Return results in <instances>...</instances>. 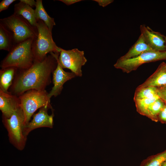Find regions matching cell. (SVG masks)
<instances>
[{
	"mask_svg": "<svg viewBox=\"0 0 166 166\" xmlns=\"http://www.w3.org/2000/svg\"><path fill=\"white\" fill-rule=\"evenodd\" d=\"M50 54L42 61H34L28 69H18L9 92L18 97L31 89L45 90L57 65L55 54Z\"/></svg>",
	"mask_w": 166,
	"mask_h": 166,
	"instance_id": "cell-1",
	"label": "cell"
},
{
	"mask_svg": "<svg viewBox=\"0 0 166 166\" xmlns=\"http://www.w3.org/2000/svg\"><path fill=\"white\" fill-rule=\"evenodd\" d=\"M34 39L29 38L14 45L2 61L1 68L12 67L18 69H24L30 67L34 61L32 49Z\"/></svg>",
	"mask_w": 166,
	"mask_h": 166,
	"instance_id": "cell-2",
	"label": "cell"
},
{
	"mask_svg": "<svg viewBox=\"0 0 166 166\" xmlns=\"http://www.w3.org/2000/svg\"><path fill=\"white\" fill-rule=\"evenodd\" d=\"M37 20V35L33 40L32 49L34 61H40L49 53H60L61 48L54 42L52 32L45 23L41 20Z\"/></svg>",
	"mask_w": 166,
	"mask_h": 166,
	"instance_id": "cell-3",
	"label": "cell"
},
{
	"mask_svg": "<svg viewBox=\"0 0 166 166\" xmlns=\"http://www.w3.org/2000/svg\"><path fill=\"white\" fill-rule=\"evenodd\" d=\"M0 24L10 34L14 45L37 35V28L33 27L22 16L13 14L1 19ZM13 45V46H14Z\"/></svg>",
	"mask_w": 166,
	"mask_h": 166,
	"instance_id": "cell-4",
	"label": "cell"
},
{
	"mask_svg": "<svg viewBox=\"0 0 166 166\" xmlns=\"http://www.w3.org/2000/svg\"><path fill=\"white\" fill-rule=\"evenodd\" d=\"M48 95L45 90L31 89L18 96L24 115V126L30 122L33 114L38 109L48 107L53 109Z\"/></svg>",
	"mask_w": 166,
	"mask_h": 166,
	"instance_id": "cell-5",
	"label": "cell"
},
{
	"mask_svg": "<svg viewBox=\"0 0 166 166\" xmlns=\"http://www.w3.org/2000/svg\"><path fill=\"white\" fill-rule=\"evenodd\" d=\"M24 120V113L20 106L10 118L2 117V122L8 131L10 142L20 150L24 148L26 140L23 133Z\"/></svg>",
	"mask_w": 166,
	"mask_h": 166,
	"instance_id": "cell-6",
	"label": "cell"
},
{
	"mask_svg": "<svg viewBox=\"0 0 166 166\" xmlns=\"http://www.w3.org/2000/svg\"><path fill=\"white\" fill-rule=\"evenodd\" d=\"M162 60H166V51H148L134 58L125 60L118 59L114 66L128 73L136 70L143 64Z\"/></svg>",
	"mask_w": 166,
	"mask_h": 166,
	"instance_id": "cell-7",
	"label": "cell"
},
{
	"mask_svg": "<svg viewBox=\"0 0 166 166\" xmlns=\"http://www.w3.org/2000/svg\"><path fill=\"white\" fill-rule=\"evenodd\" d=\"M58 59L63 69L70 70L76 76H82L81 67L87 61L83 51L77 48L66 50L61 48Z\"/></svg>",
	"mask_w": 166,
	"mask_h": 166,
	"instance_id": "cell-8",
	"label": "cell"
},
{
	"mask_svg": "<svg viewBox=\"0 0 166 166\" xmlns=\"http://www.w3.org/2000/svg\"><path fill=\"white\" fill-rule=\"evenodd\" d=\"M50 109H51L48 107L40 108L38 113L34 115L31 121L24 126L23 133L26 138L29 133L34 129L42 127L53 128L54 115L53 112L51 115L48 114V110Z\"/></svg>",
	"mask_w": 166,
	"mask_h": 166,
	"instance_id": "cell-9",
	"label": "cell"
},
{
	"mask_svg": "<svg viewBox=\"0 0 166 166\" xmlns=\"http://www.w3.org/2000/svg\"><path fill=\"white\" fill-rule=\"evenodd\" d=\"M55 54L57 65L52 73L53 86L48 95L50 99L53 96L56 97L60 94L64 84L76 76L74 73L66 72L63 69L58 61V56L60 53Z\"/></svg>",
	"mask_w": 166,
	"mask_h": 166,
	"instance_id": "cell-10",
	"label": "cell"
},
{
	"mask_svg": "<svg viewBox=\"0 0 166 166\" xmlns=\"http://www.w3.org/2000/svg\"><path fill=\"white\" fill-rule=\"evenodd\" d=\"M141 34L146 42L154 51H166L164 35L160 33L154 31L144 24L140 25Z\"/></svg>",
	"mask_w": 166,
	"mask_h": 166,
	"instance_id": "cell-11",
	"label": "cell"
},
{
	"mask_svg": "<svg viewBox=\"0 0 166 166\" xmlns=\"http://www.w3.org/2000/svg\"><path fill=\"white\" fill-rule=\"evenodd\" d=\"M20 106L18 97L9 92L6 93L0 90V109L2 117L10 118L15 111Z\"/></svg>",
	"mask_w": 166,
	"mask_h": 166,
	"instance_id": "cell-12",
	"label": "cell"
},
{
	"mask_svg": "<svg viewBox=\"0 0 166 166\" xmlns=\"http://www.w3.org/2000/svg\"><path fill=\"white\" fill-rule=\"evenodd\" d=\"M166 84V63H160L156 71L143 83L136 88L140 89L148 86L159 88Z\"/></svg>",
	"mask_w": 166,
	"mask_h": 166,
	"instance_id": "cell-13",
	"label": "cell"
},
{
	"mask_svg": "<svg viewBox=\"0 0 166 166\" xmlns=\"http://www.w3.org/2000/svg\"><path fill=\"white\" fill-rule=\"evenodd\" d=\"M154 51L147 44L142 35L140 34L137 40L128 52L119 59L121 60L130 59L136 57L144 52Z\"/></svg>",
	"mask_w": 166,
	"mask_h": 166,
	"instance_id": "cell-14",
	"label": "cell"
},
{
	"mask_svg": "<svg viewBox=\"0 0 166 166\" xmlns=\"http://www.w3.org/2000/svg\"><path fill=\"white\" fill-rule=\"evenodd\" d=\"M14 14L22 16L33 27L36 28L37 20L35 10L32 7L20 1L14 6Z\"/></svg>",
	"mask_w": 166,
	"mask_h": 166,
	"instance_id": "cell-15",
	"label": "cell"
},
{
	"mask_svg": "<svg viewBox=\"0 0 166 166\" xmlns=\"http://www.w3.org/2000/svg\"><path fill=\"white\" fill-rule=\"evenodd\" d=\"M15 67H10L2 68L0 70V90L7 93L12 85L18 70Z\"/></svg>",
	"mask_w": 166,
	"mask_h": 166,
	"instance_id": "cell-16",
	"label": "cell"
},
{
	"mask_svg": "<svg viewBox=\"0 0 166 166\" xmlns=\"http://www.w3.org/2000/svg\"><path fill=\"white\" fill-rule=\"evenodd\" d=\"M35 10V17L37 20L42 21L52 32L55 23L53 18L51 17L47 13L42 3V0H37Z\"/></svg>",
	"mask_w": 166,
	"mask_h": 166,
	"instance_id": "cell-17",
	"label": "cell"
},
{
	"mask_svg": "<svg viewBox=\"0 0 166 166\" xmlns=\"http://www.w3.org/2000/svg\"><path fill=\"white\" fill-rule=\"evenodd\" d=\"M165 103V101L159 97L149 106L144 116L152 121H157L158 116L163 108Z\"/></svg>",
	"mask_w": 166,
	"mask_h": 166,
	"instance_id": "cell-18",
	"label": "cell"
},
{
	"mask_svg": "<svg viewBox=\"0 0 166 166\" xmlns=\"http://www.w3.org/2000/svg\"><path fill=\"white\" fill-rule=\"evenodd\" d=\"M14 45L10 33L0 24V49L9 52Z\"/></svg>",
	"mask_w": 166,
	"mask_h": 166,
	"instance_id": "cell-19",
	"label": "cell"
},
{
	"mask_svg": "<svg viewBox=\"0 0 166 166\" xmlns=\"http://www.w3.org/2000/svg\"><path fill=\"white\" fill-rule=\"evenodd\" d=\"M157 88L148 86L136 89L134 100L149 98L157 96Z\"/></svg>",
	"mask_w": 166,
	"mask_h": 166,
	"instance_id": "cell-20",
	"label": "cell"
},
{
	"mask_svg": "<svg viewBox=\"0 0 166 166\" xmlns=\"http://www.w3.org/2000/svg\"><path fill=\"white\" fill-rule=\"evenodd\" d=\"M159 98L157 95L150 98L134 100L137 111L140 114L144 116L149 106Z\"/></svg>",
	"mask_w": 166,
	"mask_h": 166,
	"instance_id": "cell-21",
	"label": "cell"
},
{
	"mask_svg": "<svg viewBox=\"0 0 166 166\" xmlns=\"http://www.w3.org/2000/svg\"><path fill=\"white\" fill-rule=\"evenodd\" d=\"M166 161V150L146 160L141 166H162Z\"/></svg>",
	"mask_w": 166,
	"mask_h": 166,
	"instance_id": "cell-22",
	"label": "cell"
},
{
	"mask_svg": "<svg viewBox=\"0 0 166 166\" xmlns=\"http://www.w3.org/2000/svg\"><path fill=\"white\" fill-rule=\"evenodd\" d=\"M157 92L159 97L166 102V84L161 87L157 88Z\"/></svg>",
	"mask_w": 166,
	"mask_h": 166,
	"instance_id": "cell-23",
	"label": "cell"
},
{
	"mask_svg": "<svg viewBox=\"0 0 166 166\" xmlns=\"http://www.w3.org/2000/svg\"><path fill=\"white\" fill-rule=\"evenodd\" d=\"M15 0H3L0 3V12L7 10L9 6Z\"/></svg>",
	"mask_w": 166,
	"mask_h": 166,
	"instance_id": "cell-24",
	"label": "cell"
},
{
	"mask_svg": "<svg viewBox=\"0 0 166 166\" xmlns=\"http://www.w3.org/2000/svg\"><path fill=\"white\" fill-rule=\"evenodd\" d=\"M158 121L166 124V102L165 104L158 117Z\"/></svg>",
	"mask_w": 166,
	"mask_h": 166,
	"instance_id": "cell-25",
	"label": "cell"
},
{
	"mask_svg": "<svg viewBox=\"0 0 166 166\" xmlns=\"http://www.w3.org/2000/svg\"><path fill=\"white\" fill-rule=\"evenodd\" d=\"M97 2L100 6L105 7L113 2V0H93Z\"/></svg>",
	"mask_w": 166,
	"mask_h": 166,
	"instance_id": "cell-26",
	"label": "cell"
},
{
	"mask_svg": "<svg viewBox=\"0 0 166 166\" xmlns=\"http://www.w3.org/2000/svg\"><path fill=\"white\" fill-rule=\"evenodd\" d=\"M20 1L26 4L31 7L36 6V1L34 0H20Z\"/></svg>",
	"mask_w": 166,
	"mask_h": 166,
	"instance_id": "cell-27",
	"label": "cell"
},
{
	"mask_svg": "<svg viewBox=\"0 0 166 166\" xmlns=\"http://www.w3.org/2000/svg\"><path fill=\"white\" fill-rule=\"evenodd\" d=\"M59 1H61L66 5L68 6L70 5L77 2L82 1L81 0H59Z\"/></svg>",
	"mask_w": 166,
	"mask_h": 166,
	"instance_id": "cell-28",
	"label": "cell"
},
{
	"mask_svg": "<svg viewBox=\"0 0 166 166\" xmlns=\"http://www.w3.org/2000/svg\"><path fill=\"white\" fill-rule=\"evenodd\" d=\"M162 166H166V161H165Z\"/></svg>",
	"mask_w": 166,
	"mask_h": 166,
	"instance_id": "cell-29",
	"label": "cell"
},
{
	"mask_svg": "<svg viewBox=\"0 0 166 166\" xmlns=\"http://www.w3.org/2000/svg\"><path fill=\"white\" fill-rule=\"evenodd\" d=\"M164 39L165 40V47H166V36H164Z\"/></svg>",
	"mask_w": 166,
	"mask_h": 166,
	"instance_id": "cell-30",
	"label": "cell"
},
{
	"mask_svg": "<svg viewBox=\"0 0 166 166\" xmlns=\"http://www.w3.org/2000/svg\"></svg>",
	"mask_w": 166,
	"mask_h": 166,
	"instance_id": "cell-31",
	"label": "cell"
}]
</instances>
